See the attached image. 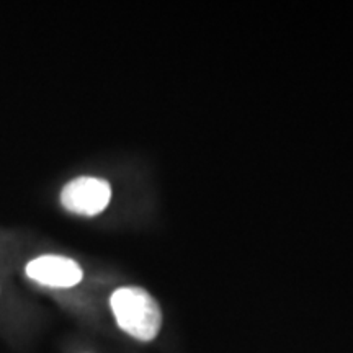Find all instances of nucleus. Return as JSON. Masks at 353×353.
Here are the masks:
<instances>
[{"label": "nucleus", "mask_w": 353, "mask_h": 353, "mask_svg": "<svg viewBox=\"0 0 353 353\" xmlns=\"http://www.w3.org/2000/svg\"><path fill=\"white\" fill-rule=\"evenodd\" d=\"M26 276L50 288H72L83 278V272L76 260L63 255H41L33 259L25 268Z\"/></svg>", "instance_id": "nucleus-3"}, {"label": "nucleus", "mask_w": 353, "mask_h": 353, "mask_svg": "<svg viewBox=\"0 0 353 353\" xmlns=\"http://www.w3.org/2000/svg\"><path fill=\"white\" fill-rule=\"evenodd\" d=\"M112 200V187L99 176H77L61 192V205L69 213L97 216L107 210Z\"/></svg>", "instance_id": "nucleus-2"}, {"label": "nucleus", "mask_w": 353, "mask_h": 353, "mask_svg": "<svg viewBox=\"0 0 353 353\" xmlns=\"http://www.w3.org/2000/svg\"><path fill=\"white\" fill-rule=\"evenodd\" d=\"M118 327L141 342H151L162 327V311L148 291L138 286L118 288L110 298Z\"/></svg>", "instance_id": "nucleus-1"}]
</instances>
